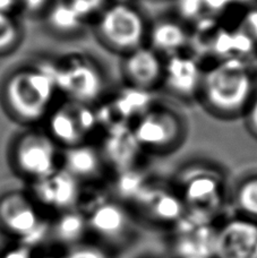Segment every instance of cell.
<instances>
[{
  "label": "cell",
  "mask_w": 257,
  "mask_h": 258,
  "mask_svg": "<svg viewBox=\"0 0 257 258\" xmlns=\"http://www.w3.org/2000/svg\"><path fill=\"white\" fill-rule=\"evenodd\" d=\"M21 3L24 4L29 9H36L42 6L44 4V0H21Z\"/></svg>",
  "instance_id": "4316f807"
},
{
  "label": "cell",
  "mask_w": 257,
  "mask_h": 258,
  "mask_svg": "<svg viewBox=\"0 0 257 258\" xmlns=\"http://www.w3.org/2000/svg\"><path fill=\"white\" fill-rule=\"evenodd\" d=\"M18 3H21V0H0V12L9 13Z\"/></svg>",
  "instance_id": "484cf974"
},
{
  "label": "cell",
  "mask_w": 257,
  "mask_h": 258,
  "mask_svg": "<svg viewBox=\"0 0 257 258\" xmlns=\"http://www.w3.org/2000/svg\"><path fill=\"white\" fill-rule=\"evenodd\" d=\"M18 29L9 13L0 12V51L11 48L16 42Z\"/></svg>",
  "instance_id": "44dd1931"
},
{
  "label": "cell",
  "mask_w": 257,
  "mask_h": 258,
  "mask_svg": "<svg viewBox=\"0 0 257 258\" xmlns=\"http://www.w3.org/2000/svg\"><path fill=\"white\" fill-rule=\"evenodd\" d=\"M173 249L178 258H214L217 227L200 222L185 214L174 224Z\"/></svg>",
  "instance_id": "30bf717a"
},
{
  "label": "cell",
  "mask_w": 257,
  "mask_h": 258,
  "mask_svg": "<svg viewBox=\"0 0 257 258\" xmlns=\"http://www.w3.org/2000/svg\"><path fill=\"white\" fill-rule=\"evenodd\" d=\"M15 161L21 171L35 181L57 170L56 146L43 134H27L18 142Z\"/></svg>",
  "instance_id": "9c48e42d"
},
{
  "label": "cell",
  "mask_w": 257,
  "mask_h": 258,
  "mask_svg": "<svg viewBox=\"0 0 257 258\" xmlns=\"http://www.w3.org/2000/svg\"><path fill=\"white\" fill-rule=\"evenodd\" d=\"M197 94L215 117L244 116L257 94L256 77L244 62L232 59L222 61L203 73Z\"/></svg>",
  "instance_id": "6da1fadb"
},
{
  "label": "cell",
  "mask_w": 257,
  "mask_h": 258,
  "mask_svg": "<svg viewBox=\"0 0 257 258\" xmlns=\"http://www.w3.org/2000/svg\"><path fill=\"white\" fill-rule=\"evenodd\" d=\"M0 258H38L35 257L32 246H27L22 243L17 247H13L12 249L7 250Z\"/></svg>",
  "instance_id": "d4e9b609"
},
{
  "label": "cell",
  "mask_w": 257,
  "mask_h": 258,
  "mask_svg": "<svg viewBox=\"0 0 257 258\" xmlns=\"http://www.w3.org/2000/svg\"><path fill=\"white\" fill-rule=\"evenodd\" d=\"M68 3L82 18H85L98 12H102L107 0H68Z\"/></svg>",
  "instance_id": "603a6c76"
},
{
  "label": "cell",
  "mask_w": 257,
  "mask_h": 258,
  "mask_svg": "<svg viewBox=\"0 0 257 258\" xmlns=\"http://www.w3.org/2000/svg\"><path fill=\"white\" fill-rule=\"evenodd\" d=\"M80 195L79 179L66 169H57L52 173L34 181L32 200L36 202V204L62 213L75 209Z\"/></svg>",
  "instance_id": "ba28073f"
},
{
  "label": "cell",
  "mask_w": 257,
  "mask_h": 258,
  "mask_svg": "<svg viewBox=\"0 0 257 258\" xmlns=\"http://www.w3.org/2000/svg\"><path fill=\"white\" fill-rule=\"evenodd\" d=\"M166 61L148 44L123 56L122 73L133 89L151 91L163 83Z\"/></svg>",
  "instance_id": "8fae6325"
},
{
  "label": "cell",
  "mask_w": 257,
  "mask_h": 258,
  "mask_svg": "<svg viewBox=\"0 0 257 258\" xmlns=\"http://www.w3.org/2000/svg\"><path fill=\"white\" fill-rule=\"evenodd\" d=\"M57 87L74 100L75 103H91L100 98L104 89L102 73L86 59H74L54 71Z\"/></svg>",
  "instance_id": "8992f818"
},
{
  "label": "cell",
  "mask_w": 257,
  "mask_h": 258,
  "mask_svg": "<svg viewBox=\"0 0 257 258\" xmlns=\"http://www.w3.org/2000/svg\"><path fill=\"white\" fill-rule=\"evenodd\" d=\"M136 201L142 211L159 223L174 225L186 214L181 198L167 191L143 189Z\"/></svg>",
  "instance_id": "5bb4252c"
},
{
  "label": "cell",
  "mask_w": 257,
  "mask_h": 258,
  "mask_svg": "<svg viewBox=\"0 0 257 258\" xmlns=\"http://www.w3.org/2000/svg\"><path fill=\"white\" fill-rule=\"evenodd\" d=\"M0 229L32 246L42 237L45 225L32 198L21 192H9L0 198Z\"/></svg>",
  "instance_id": "5b68a950"
},
{
  "label": "cell",
  "mask_w": 257,
  "mask_h": 258,
  "mask_svg": "<svg viewBox=\"0 0 257 258\" xmlns=\"http://www.w3.org/2000/svg\"><path fill=\"white\" fill-rule=\"evenodd\" d=\"M181 201L188 218L212 223L222 204L220 185L213 178L192 179L186 185Z\"/></svg>",
  "instance_id": "7c38bea8"
},
{
  "label": "cell",
  "mask_w": 257,
  "mask_h": 258,
  "mask_svg": "<svg viewBox=\"0 0 257 258\" xmlns=\"http://www.w3.org/2000/svg\"><path fill=\"white\" fill-rule=\"evenodd\" d=\"M58 89L54 72L44 69L23 71L9 80L7 101L13 111L24 120H36L47 112Z\"/></svg>",
  "instance_id": "3957f363"
},
{
  "label": "cell",
  "mask_w": 257,
  "mask_h": 258,
  "mask_svg": "<svg viewBox=\"0 0 257 258\" xmlns=\"http://www.w3.org/2000/svg\"><path fill=\"white\" fill-rule=\"evenodd\" d=\"M86 216L89 231L107 241L121 240L130 231V214L117 202L100 203Z\"/></svg>",
  "instance_id": "4fadbf2b"
},
{
  "label": "cell",
  "mask_w": 257,
  "mask_h": 258,
  "mask_svg": "<svg viewBox=\"0 0 257 258\" xmlns=\"http://www.w3.org/2000/svg\"><path fill=\"white\" fill-rule=\"evenodd\" d=\"M149 27L139 8L130 3L118 2L101 12L98 33L108 48L125 56L146 44Z\"/></svg>",
  "instance_id": "7a4b0ae2"
},
{
  "label": "cell",
  "mask_w": 257,
  "mask_h": 258,
  "mask_svg": "<svg viewBox=\"0 0 257 258\" xmlns=\"http://www.w3.org/2000/svg\"><path fill=\"white\" fill-rule=\"evenodd\" d=\"M246 127L248 129V132L253 135L255 138H257V94L253 101L249 103L248 108L246 109L244 113Z\"/></svg>",
  "instance_id": "cb8c5ba5"
},
{
  "label": "cell",
  "mask_w": 257,
  "mask_h": 258,
  "mask_svg": "<svg viewBox=\"0 0 257 258\" xmlns=\"http://www.w3.org/2000/svg\"><path fill=\"white\" fill-rule=\"evenodd\" d=\"M236 203L245 218L257 221V176L247 178L238 187Z\"/></svg>",
  "instance_id": "d6986e66"
},
{
  "label": "cell",
  "mask_w": 257,
  "mask_h": 258,
  "mask_svg": "<svg viewBox=\"0 0 257 258\" xmlns=\"http://www.w3.org/2000/svg\"><path fill=\"white\" fill-rule=\"evenodd\" d=\"M62 258H110L107 251L99 246L91 243H80L74 247L68 248Z\"/></svg>",
  "instance_id": "7402d4cb"
},
{
  "label": "cell",
  "mask_w": 257,
  "mask_h": 258,
  "mask_svg": "<svg viewBox=\"0 0 257 258\" xmlns=\"http://www.w3.org/2000/svg\"><path fill=\"white\" fill-rule=\"evenodd\" d=\"M50 230L56 240L66 245L68 248L80 245L82 239L89 231L87 216L75 209L62 212L50 227Z\"/></svg>",
  "instance_id": "e0dca14e"
},
{
  "label": "cell",
  "mask_w": 257,
  "mask_h": 258,
  "mask_svg": "<svg viewBox=\"0 0 257 258\" xmlns=\"http://www.w3.org/2000/svg\"><path fill=\"white\" fill-rule=\"evenodd\" d=\"M83 20L84 18H82L79 15V13L72 7L68 0L58 4L51 13V23L56 29L60 31H75L81 25Z\"/></svg>",
  "instance_id": "ffe728a7"
},
{
  "label": "cell",
  "mask_w": 257,
  "mask_h": 258,
  "mask_svg": "<svg viewBox=\"0 0 257 258\" xmlns=\"http://www.w3.org/2000/svg\"><path fill=\"white\" fill-rule=\"evenodd\" d=\"M101 165L102 159L89 146H73L66 156V170L79 180L95 177Z\"/></svg>",
  "instance_id": "ac0fdd59"
},
{
  "label": "cell",
  "mask_w": 257,
  "mask_h": 258,
  "mask_svg": "<svg viewBox=\"0 0 257 258\" xmlns=\"http://www.w3.org/2000/svg\"><path fill=\"white\" fill-rule=\"evenodd\" d=\"M133 135L141 150L168 152L180 144L185 135V126L172 110L152 109L142 114Z\"/></svg>",
  "instance_id": "277c9868"
},
{
  "label": "cell",
  "mask_w": 257,
  "mask_h": 258,
  "mask_svg": "<svg viewBox=\"0 0 257 258\" xmlns=\"http://www.w3.org/2000/svg\"><path fill=\"white\" fill-rule=\"evenodd\" d=\"M91 123V117L86 110L81 109L80 105H72L60 109L54 114L51 128L58 140L75 146L80 144Z\"/></svg>",
  "instance_id": "2e32d148"
},
{
  "label": "cell",
  "mask_w": 257,
  "mask_h": 258,
  "mask_svg": "<svg viewBox=\"0 0 257 258\" xmlns=\"http://www.w3.org/2000/svg\"><path fill=\"white\" fill-rule=\"evenodd\" d=\"M214 258H257V221L231 219L219 227Z\"/></svg>",
  "instance_id": "52a82bcc"
},
{
  "label": "cell",
  "mask_w": 257,
  "mask_h": 258,
  "mask_svg": "<svg viewBox=\"0 0 257 258\" xmlns=\"http://www.w3.org/2000/svg\"><path fill=\"white\" fill-rule=\"evenodd\" d=\"M188 40L189 35L181 23L170 18H164L149 27L146 44L161 56L162 53L176 56L186 47Z\"/></svg>",
  "instance_id": "9a60e30c"
}]
</instances>
